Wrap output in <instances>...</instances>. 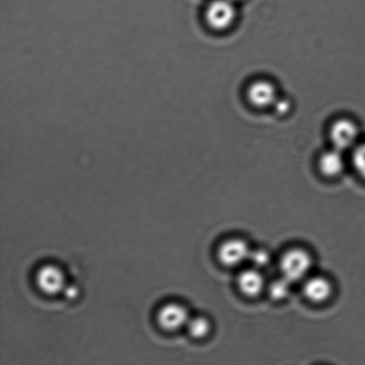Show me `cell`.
<instances>
[{"mask_svg":"<svg viewBox=\"0 0 365 365\" xmlns=\"http://www.w3.org/2000/svg\"><path fill=\"white\" fill-rule=\"evenodd\" d=\"M264 281L262 274L256 269L242 272L238 277L240 291L250 297L259 295L264 288Z\"/></svg>","mask_w":365,"mask_h":365,"instance_id":"cell-10","label":"cell"},{"mask_svg":"<svg viewBox=\"0 0 365 365\" xmlns=\"http://www.w3.org/2000/svg\"><path fill=\"white\" fill-rule=\"evenodd\" d=\"M330 135L334 148L344 152L356 145L359 130L352 120L341 119L332 124Z\"/></svg>","mask_w":365,"mask_h":365,"instance_id":"cell-3","label":"cell"},{"mask_svg":"<svg viewBox=\"0 0 365 365\" xmlns=\"http://www.w3.org/2000/svg\"><path fill=\"white\" fill-rule=\"evenodd\" d=\"M352 163L356 173L365 180V143L356 146L353 153Z\"/></svg>","mask_w":365,"mask_h":365,"instance_id":"cell-13","label":"cell"},{"mask_svg":"<svg viewBox=\"0 0 365 365\" xmlns=\"http://www.w3.org/2000/svg\"><path fill=\"white\" fill-rule=\"evenodd\" d=\"M36 279L38 288L48 295H56L63 292L66 286L63 271L53 264H46L39 268Z\"/></svg>","mask_w":365,"mask_h":365,"instance_id":"cell-5","label":"cell"},{"mask_svg":"<svg viewBox=\"0 0 365 365\" xmlns=\"http://www.w3.org/2000/svg\"><path fill=\"white\" fill-rule=\"evenodd\" d=\"M319 168L322 173L327 177H336L341 174L345 168V160L342 151L332 149L322 155L319 160Z\"/></svg>","mask_w":365,"mask_h":365,"instance_id":"cell-9","label":"cell"},{"mask_svg":"<svg viewBox=\"0 0 365 365\" xmlns=\"http://www.w3.org/2000/svg\"><path fill=\"white\" fill-rule=\"evenodd\" d=\"M236 9L232 0H213L206 10V21L214 30L224 31L235 20Z\"/></svg>","mask_w":365,"mask_h":365,"instance_id":"cell-2","label":"cell"},{"mask_svg":"<svg viewBox=\"0 0 365 365\" xmlns=\"http://www.w3.org/2000/svg\"><path fill=\"white\" fill-rule=\"evenodd\" d=\"M304 294L312 302H324L330 298L332 292L331 282L324 277L309 279L304 285Z\"/></svg>","mask_w":365,"mask_h":365,"instance_id":"cell-8","label":"cell"},{"mask_svg":"<svg viewBox=\"0 0 365 365\" xmlns=\"http://www.w3.org/2000/svg\"><path fill=\"white\" fill-rule=\"evenodd\" d=\"M232 1H234V2H235V1H237V0H232Z\"/></svg>","mask_w":365,"mask_h":365,"instance_id":"cell-17","label":"cell"},{"mask_svg":"<svg viewBox=\"0 0 365 365\" xmlns=\"http://www.w3.org/2000/svg\"><path fill=\"white\" fill-rule=\"evenodd\" d=\"M187 331L189 334L195 339H202L205 337L210 331V324L205 317L190 318L187 324Z\"/></svg>","mask_w":365,"mask_h":365,"instance_id":"cell-11","label":"cell"},{"mask_svg":"<svg viewBox=\"0 0 365 365\" xmlns=\"http://www.w3.org/2000/svg\"><path fill=\"white\" fill-rule=\"evenodd\" d=\"M257 267H266L270 261L269 254L263 250H250L249 259Z\"/></svg>","mask_w":365,"mask_h":365,"instance_id":"cell-14","label":"cell"},{"mask_svg":"<svg viewBox=\"0 0 365 365\" xmlns=\"http://www.w3.org/2000/svg\"><path fill=\"white\" fill-rule=\"evenodd\" d=\"M250 250L241 239H231L222 243L217 250L220 262L227 267H235L249 259Z\"/></svg>","mask_w":365,"mask_h":365,"instance_id":"cell-4","label":"cell"},{"mask_svg":"<svg viewBox=\"0 0 365 365\" xmlns=\"http://www.w3.org/2000/svg\"><path fill=\"white\" fill-rule=\"evenodd\" d=\"M274 106L277 107V112L280 114H284L289 110V103L286 100H277Z\"/></svg>","mask_w":365,"mask_h":365,"instance_id":"cell-15","label":"cell"},{"mask_svg":"<svg viewBox=\"0 0 365 365\" xmlns=\"http://www.w3.org/2000/svg\"><path fill=\"white\" fill-rule=\"evenodd\" d=\"M189 320L188 311L177 303L167 304L158 313L159 324L167 331H176L186 327Z\"/></svg>","mask_w":365,"mask_h":365,"instance_id":"cell-6","label":"cell"},{"mask_svg":"<svg viewBox=\"0 0 365 365\" xmlns=\"http://www.w3.org/2000/svg\"><path fill=\"white\" fill-rule=\"evenodd\" d=\"M64 294L69 299L76 298L78 296V289L75 286H66V288L63 289Z\"/></svg>","mask_w":365,"mask_h":365,"instance_id":"cell-16","label":"cell"},{"mask_svg":"<svg viewBox=\"0 0 365 365\" xmlns=\"http://www.w3.org/2000/svg\"><path fill=\"white\" fill-rule=\"evenodd\" d=\"M312 266V259L306 250L292 249L282 257V277L289 282H297L305 277Z\"/></svg>","mask_w":365,"mask_h":365,"instance_id":"cell-1","label":"cell"},{"mask_svg":"<svg viewBox=\"0 0 365 365\" xmlns=\"http://www.w3.org/2000/svg\"><path fill=\"white\" fill-rule=\"evenodd\" d=\"M248 98L253 106L266 108L277 101V88L269 81H257L250 86Z\"/></svg>","mask_w":365,"mask_h":365,"instance_id":"cell-7","label":"cell"},{"mask_svg":"<svg viewBox=\"0 0 365 365\" xmlns=\"http://www.w3.org/2000/svg\"><path fill=\"white\" fill-rule=\"evenodd\" d=\"M289 282L287 279L282 277L274 281L269 288L270 296L274 299H284L289 292Z\"/></svg>","mask_w":365,"mask_h":365,"instance_id":"cell-12","label":"cell"}]
</instances>
